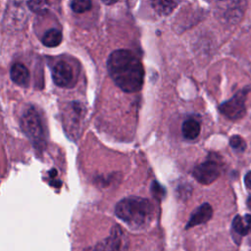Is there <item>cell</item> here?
Returning a JSON list of instances; mask_svg holds the SVG:
<instances>
[{
  "mask_svg": "<svg viewBox=\"0 0 251 251\" xmlns=\"http://www.w3.org/2000/svg\"><path fill=\"white\" fill-rule=\"evenodd\" d=\"M91 0H72L71 8L75 13H84L91 9Z\"/></svg>",
  "mask_w": 251,
  "mask_h": 251,
  "instance_id": "cell-16",
  "label": "cell"
},
{
  "mask_svg": "<svg viewBox=\"0 0 251 251\" xmlns=\"http://www.w3.org/2000/svg\"><path fill=\"white\" fill-rule=\"evenodd\" d=\"M212 215H213L212 206L209 203H203L191 213V216L186 224L185 229L207 223L212 218Z\"/></svg>",
  "mask_w": 251,
  "mask_h": 251,
  "instance_id": "cell-10",
  "label": "cell"
},
{
  "mask_svg": "<svg viewBox=\"0 0 251 251\" xmlns=\"http://www.w3.org/2000/svg\"><path fill=\"white\" fill-rule=\"evenodd\" d=\"M26 7V0H10L5 14V25L14 28L17 25L21 27L25 23Z\"/></svg>",
  "mask_w": 251,
  "mask_h": 251,
  "instance_id": "cell-7",
  "label": "cell"
},
{
  "mask_svg": "<svg viewBox=\"0 0 251 251\" xmlns=\"http://www.w3.org/2000/svg\"><path fill=\"white\" fill-rule=\"evenodd\" d=\"M124 247V234L119 226L113 227L110 235L96 244L88 251H122Z\"/></svg>",
  "mask_w": 251,
  "mask_h": 251,
  "instance_id": "cell-8",
  "label": "cell"
},
{
  "mask_svg": "<svg viewBox=\"0 0 251 251\" xmlns=\"http://www.w3.org/2000/svg\"><path fill=\"white\" fill-rule=\"evenodd\" d=\"M154 11L160 16L170 15L176 6L175 0H150Z\"/></svg>",
  "mask_w": 251,
  "mask_h": 251,
  "instance_id": "cell-14",
  "label": "cell"
},
{
  "mask_svg": "<svg viewBox=\"0 0 251 251\" xmlns=\"http://www.w3.org/2000/svg\"><path fill=\"white\" fill-rule=\"evenodd\" d=\"M151 192L155 198L158 200H162L166 195V189L165 187L160 184L158 181H153L151 184Z\"/></svg>",
  "mask_w": 251,
  "mask_h": 251,
  "instance_id": "cell-18",
  "label": "cell"
},
{
  "mask_svg": "<svg viewBox=\"0 0 251 251\" xmlns=\"http://www.w3.org/2000/svg\"><path fill=\"white\" fill-rule=\"evenodd\" d=\"M52 78L60 87H70L74 83V72L72 67L64 62H58L52 69Z\"/></svg>",
  "mask_w": 251,
  "mask_h": 251,
  "instance_id": "cell-9",
  "label": "cell"
},
{
  "mask_svg": "<svg viewBox=\"0 0 251 251\" xmlns=\"http://www.w3.org/2000/svg\"><path fill=\"white\" fill-rule=\"evenodd\" d=\"M248 92H249V88L247 87L239 90L230 99L225 101L219 106L220 112L225 117L232 121H236L244 117L246 113L245 101H246Z\"/></svg>",
  "mask_w": 251,
  "mask_h": 251,
  "instance_id": "cell-4",
  "label": "cell"
},
{
  "mask_svg": "<svg viewBox=\"0 0 251 251\" xmlns=\"http://www.w3.org/2000/svg\"><path fill=\"white\" fill-rule=\"evenodd\" d=\"M104 4H106V5H112V4H114V3H116L118 0H101Z\"/></svg>",
  "mask_w": 251,
  "mask_h": 251,
  "instance_id": "cell-21",
  "label": "cell"
},
{
  "mask_svg": "<svg viewBox=\"0 0 251 251\" xmlns=\"http://www.w3.org/2000/svg\"><path fill=\"white\" fill-rule=\"evenodd\" d=\"M246 0H218L217 15L225 23H238L245 11Z\"/></svg>",
  "mask_w": 251,
  "mask_h": 251,
  "instance_id": "cell-5",
  "label": "cell"
},
{
  "mask_svg": "<svg viewBox=\"0 0 251 251\" xmlns=\"http://www.w3.org/2000/svg\"><path fill=\"white\" fill-rule=\"evenodd\" d=\"M62 32L59 29L51 28L48 29L42 36V43L46 47H56L62 42Z\"/></svg>",
  "mask_w": 251,
  "mask_h": 251,
  "instance_id": "cell-15",
  "label": "cell"
},
{
  "mask_svg": "<svg viewBox=\"0 0 251 251\" xmlns=\"http://www.w3.org/2000/svg\"><path fill=\"white\" fill-rule=\"evenodd\" d=\"M27 8L35 13L41 12L44 8V0H26Z\"/></svg>",
  "mask_w": 251,
  "mask_h": 251,
  "instance_id": "cell-19",
  "label": "cell"
},
{
  "mask_svg": "<svg viewBox=\"0 0 251 251\" xmlns=\"http://www.w3.org/2000/svg\"><path fill=\"white\" fill-rule=\"evenodd\" d=\"M247 206H248V208L251 210V195L248 197V199H247Z\"/></svg>",
  "mask_w": 251,
  "mask_h": 251,
  "instance_id": "cell-22",
  "label": "cell"
},
{
  "mask_svg": "<svg viewBox=\"0 0 251 251\" xmlns=\"http://www.w3.org/2000/svg\"><path fill=\"white\" fill-rule=\"evenodd\" d=\"M232 228L239 235H247L251 232V215L235 216L232 221Z\"/></svg>",
  "mask_w": 251,
  "mask_h": 251,
  "instance_id": "cell-12",
  "label": "cell"
},
{
  "mask_svg": "<svg viewBox=\"0 0 251 251\" xmlns=\"http://www.w3.org/2000/svg\"><path fill=\"white\" fill-rule=\"evenodd\" d=\"M221 171V164L218 161L208 159L194 168L193 176L202 184H210L220 176Z\"/></svg>",
  "mask_w": 251,
  "mask_h": 251,
  "instance_id": "cell-6",
  "label": "cell"
},
{
  "mask_svg": "<svg viewBox=\"0 0 251 251\" xmlns=\"http://www.w3.org/2000/svg\"><path fill=\"white\" fill-rule=\"evenodd\" d=\"M108 73L125 92H136L141 89L144 70L140 61L128 50L119 49L112 52L107 60Z\"/></svg>",
  "mask_w": 251,
  "mask_h": 251,
  "instance_id": "cell-1",
  "label": "cell"
},
{
  "mask_svg": "<svg viewBox=\"0 0 251 251\" xmlns=\"http://www.w3.org/2000/svg\"><path fill=\"white\" fill-rule=\"evenodd\" d=\"M244 182L246 184V186L248 188L251 189V171L248 172L246 175H245V177H244Z\"/></svg>",
  "mask_w": 251,
  "mask_h": 251,
  "instance_id": "cell-20",
  "label": "cell"
},
{
  "mask_svg": "<svg viewBox=\"0 0 251 251\" xmlns=\"http://www.w3.org/2000/svg\"><path fill=\"white\" fill-rule=\"evenodd\" d=\"M21 125L25 134L35 145H42L45 140V130L41 116L34 107L27 108L22 116Z\"/></svg>",
  "mask_w": 251,
  "mask_h": 251,
  "instance_id": "cell-3",
  "label": "cell"
},
{
  "mask_svg": "<svg viewBox=\"0 0 251 251\" xmlns=\"http://www.w3.org/2000/svg\"><path fill=\"white\" fill-rule=\"evenodd\" d=\"M229 145L236 151L242 152L246 148V143L240 135H232L229 139Z\"/></svg>",
  "mask_w": 251,
  "mask_h": 251,
  "instance_id": "cell-17",
  "label": "cell"
},
{
  "mask_svg": "<svg viewBox=\"0 0 251 251\" xmlns=\"http://www.w3.org/2000/svg\"><path fill=\"white\" fill-rule=\"evenodd\" d=\"M115 214L129 227L138 229L150 224L154 216V206L148 199L129 196L117 203Z\"/></svg>",
  "mask_w": 251,
  "mask_h": 251,
  "instance_id": "cell-2",
  "label": "cell"
},
{
  "mask_svg": "<svg viewBox=\"0 0 251 251\" xmlns=\"http://www.w3.org/2000/svg\"><path fill=\"white\" fill-rule=\"evenodd\" d=\"M200 124L194 119H187L183 122L181 126V132L184 138L188 140H193L198 137L200 133Z\"/></svg>",
  "mask_w": 251,
  "mask_h": 251,
  "instance_id": "cell-13",
  "label": "cell"
},
{
  "mask_svg": "<svg viewBox=\"0 0 251 251\" xmlns=\"http://www.w3.org/2000/svg\"><path fill=\"white\" fill-rule=\"evenodd\" d=\"M12 80L21 86H26L29 82V72L26 67L23 64L16 63L13 65L10 71Z\"/></svg>",
  "mask_w": 251,
  "mask_h": 251,
  "instance_id": "cell-11",
  "label": "cell"
}]
</instances>
